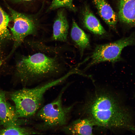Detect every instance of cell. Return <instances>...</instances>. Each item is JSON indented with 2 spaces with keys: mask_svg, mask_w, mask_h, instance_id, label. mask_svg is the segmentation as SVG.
<instances>
[{
  "mask_svg": "<svg viewBox=\"0 0 135 135\" xmlns=\"http://www.w3.org/2000/svg\"><path fill=\"white\" fill-rule=\"evenodd\" d=\"M10 20V16L0 5V56L2 55L4 45L8 41L12 39V34L8 29Z\"/></svg>",
  "mask_w": 135,
  "mask_h": 135,
  "instance_id": "obj_14",
  "label": "cell"
},
{
  "mask_svg": "<svg viewBox=\"0 0 135 135\" xmlns=\"http://www.w3.org/2000/svg\"><path fill=\"white\" fill-rule=\"evenodd\" d=\"M12 2L16 3H19L24 2H29L33 0H10Z\"/></svg>",
  "mask_w": 135,
  "mask_h": 135,
  "instance_id": "obj_18",
  "label": "cell"
},
{
  "mask_svg": "<svg viewBox=\"0 0 135 135\" xmlns=\"http://www.w3.org/2000/svg\"><path fill=\"white\" fill-rule=\"evenodd\" d=\"M83 21L85 27L94 34L102 35L106 33L99 20L88 7L83 12Z\"/></svg>",
  "mask_w": 135,
  "mask_h": 135,
  "instance_id": "obj_12",
  "label": "cell"
},
{
  "mask_svg": "<svg viewBox=\"0 0 135 135\" xmlns=\"http://www.w3.org/2000/svg\"><path fill=\"white\" fill-rule=\"evenodd\" d=\"M74 0H52L50 5L46 12H48L55 10L65 8L74 12L76 9L73 4Z\"/></svg>",
  "mask_w": 135,
  "mask_h": 135,
  "instance_id": "obj_16",
  "label": "cell"
},
{
  "mask_svg": "<svg viewBox=\"0 0 135 135\" xmlns=\"http://www.w3.org/2000/svg\"><path fill=\"white\" fill-rule=\"evenodd\" d=\"M98 13L102 19L110 26L116 27L118 17L115 12L106 0H93Z\"/></svg>",
  "mask_w": 135,
  "mask_h": 135,
  "instance_id": "obj_11",
  "label": "cell"
},
{
  "mask_svg": "<svg viewBox=\"0 0 135 135\" xmlns=\"http://www.w3.org/2000/svg\"><path fill=\"white\" fill-rule=\"evenodd\" d=\"M96 126L93 120L86 117L76 120L62 128L66 134L70 135H92L94 126Z\"/></svg>",
  "mask_w": 135,
  "mask_h": 135,
  "instance_id": "obj_8",
  "label": "cell"
},
{
  "mask_svg": "<svg viewBox=\"0 0 135 135\" xmlns=\"http://www.w3.org/2000/svg\"><path fill=\"white\" fill-rule=\"evenodd\" d=\"M7 5L10 14V22L12 23V25L8 27L10 29L14 44L12 50L6 59L12 54L26 37L36 34L39 24L38 14L20 13Z\"/></svg>",
  "mask_w": 135,
  "mask_h": 135,
  "instance_id": "obj_5",
  "label": "cell"
},
{
  "mask_svg": "<svg viewBox=\"0 0 135 135\" xmlns=\"http://www.w3.org/2000/svg\"><path fill=\"white\" fill-rule=\"evenodd\" d=\"M70 75L68 72L57 79L32 88H24L10 94L19 117L28 119L35 116L42 106L44 95L48 90L64 82Z\"/></svg>",
  "mask_w": 135,
  "mask_h": 135,
  "instance_id": "obj_3",
  "label": "cell"
},
{
  "mask_svg": "<svg viewBox=\"0 0 135 135\" xmlns=\"http://www.w3.org/2000/svg\"><path fill=\"white\" fill-rule=\"evenodd\" d=\"M66 87L62 89L55 99L42 106L37 112L35 115L39 122L35 125L36 130L45 131L61 129L67 124L74 104L68 106L62 104V96Z\"/></svg>",
  "mask_w": 135,
  "mask_h": 135,
  "instance_id": "obj_4",
  "label": "cell"
},
{
  "mask_svg": "<svg viewBox=\"0 0 135 135\" xmlns=\"http://www.w3.org/2000/svg\"><path fill=\"white\" fill-rule=\"evenodd\" d=\"M135 45V34L122 38L115 42L97 46L88 58L90 60L86 68L101 62L114 63L121 59L123 49L128 46Z\"/></svg>",
  "mask_w": 135,
  "mask_h": 135,
  "instance_id": "obj_6",
  "label": "cell"
},
{
  "mask_svg": "<svg viewBox=\"0 0 135 135\" xmlns=\"http://www.w3.org/2000/svg\"><path fill=\"white\" fill-rule=\"evenodd\" d=\"M69 25L64 9L58 11L53 26L52 40L65 42L67 40Z\"/></svg>",
  "mask_w": 135,
  "mask_h": 135,
  "instance_id": "obj_9",
  "label": "cell"
},
{
  "mask_svg": "<svg viewBox=\"0 0 135 135\" xmlns=\"http://www.w3.org/2000/svg\"><path fill=\"white\" fill-rule=\"evenodd\" d=\"M28 119L19 117L15 106L12 105L6 100L0 104V126L5 128L21 126L30 123Z\"/></svg>",
  "mask_w": 135,
  "mask_h": 135,
  "instance_id": "obj_7",
  "label": "cell"
},
{
  "mask_svg": "<svg viewBox=\"0 0 135 135\" xmlns=\"http://www.w3.org/2000/svg\"><path fill=\"white\" fill-rule=\"evenodd\" d=\"M63 66L56 56L38 52L21 57L16 64V74L24 86H28L59 74Z\"/></svg>",
  "mask_w": 135,
  "mask_h": 135,
  "instance_id": "obj_2",
  "label": "cell"
},
{
  "mask_svg": "<svg viewBox=\"0 0 135 135\" xmlns=\"http://www.w3.org/2000/svg\"><path fill=\"white\" fill-rule=\"evenodd\" d=\"M70 36L82 55L84 50L90 46L89 39L88 35L79 27L74 20H72Z\"/></svg>",
  "mask_w": 135,
  "mask_h": 135,
  "instance_id": "obj_13",
  "label": "cell"
},
{
  "mask_svg": "<svg viewBox=\"0 0 135 135\" xmlns=\"http://www.w3.org/2000/svg\"><path fill=\"white\" fill-rule=\"evenodd\" d=\"M5 92L3 91L0 90V104L2 101L6 98Z\"/></svg>",
  "mask_w": 135,
  "mask_h": 135,
  "instance_id": "obj_17",
  "label": "cell"
},
{
  "mask_svg": "<svg viewBox=\"0 0 135 135\" xmlns=\"http://www.w3.org/2000/svg\"><path fill=\"white\" fill-rule=\"evenodd\" d=\"M42 134L32 128L22 126L9 127L0 129V135H31Z\"/></svg>",
  "mask_w": 135,
  "mask_h": 135,
  "instance_id": "obj_15",
  "label": "cell"
},
{
  "mask_svg": "<svg viewBox=\"0 0 135 135\" xmlns=\"http://www.w3.org/2000/svg\"><path fill=\"white\" fill-rule=\"evenodd\" d=\"M118 16L122 22L135 27V0H119Z\"/></svg>",
  "mask_w": 135,
  "mask_h": 135,
  "instance_id": "obj_10",
  "label": "cell"
},
{
  "mask_svg": "<svg viewBox=\"0 0 135 135\" xmlns=\"http://www.w3.org/2000/svg\"><path fill=\"white\" fill-rule=\"evenodd\" d=\"M82 109V113L98 127L110 130L128 127L130 118L128 112L110 91L96 89L89 96Z\"/></svg>",
  "mask_w": 135,
  "mask_h": 135,
  "instance_id": "obj_1",
  "label": "cell"
}]
</instances>
